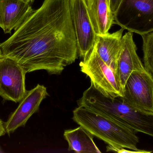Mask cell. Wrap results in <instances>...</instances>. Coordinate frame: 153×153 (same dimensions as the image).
Here are the masks:
<instances>
[{
  "label": "cell",
  "instance_id": "6da1fadb",
  "mask_svg": "<svg viewBox=\"0 0 153 153\" xmlns=\"http://www.w3.org/2000/svg\"><path fill=\"white\" fill-rule=\"evenodd\" d=\"M0 48L27 73H62L78 56L70 0H45Z\"/></svg>",
  "mask_w": 153,
  "mask_h": 153
},
{
  "label": "cell",
  "instance_id": "7a4b0ae2",
  "mask_svg": "<svg viewBox=\"0 0 153 153\" xmlns=\"http://www.w3.org/2000/svg\"><path fill=\"white\" fill-rule=\"evenodd\" d=\"M73 119L94 137L115 147L150 153L137 147L139 138L136 132L121 122L82 106L73 111Z\"/></svg>",
  "mask_w": 153,
  "mask_h": 153
},
{
  "label": "cell",
  "instance_id": "3957f363",
  "mask_svg": "<svg viewBox=\"0 0 153 153\" xmlns=\"http://www.w3.org/2000/svg\"><path fill=\"white\" fill-rule=\"evenodd\" d=\"M89 108L121 122L136 133L153 137V115L145 114L128 104L123 97H107L99 91L90 98Z\"/></svg>",
  "mask_w": 153,
  "mask_h": 153
},
{
  "label": "cell",
  "instance_id": "277c9868",
  "mask_svg": "<svg viewBox=\"0 0 153 153\" xmlns=\"http://www.w3.org/2000/svg\"><path fill=\"white\" fill-rule=\"evenodd\" d=\"M115 24L142 35L153 31V0H122L114 14Z\"/></svg>",
  "mask_w": 153,
  "mask_h": 153
},
{
  "label": "cell",
  "instance_id": "5b68a950",
  "mask_svg": "<svg viewBox=\"0 0 153 153\" xmlns=\"http://www.w3.org/2000/svg\"><path fill=\"white\" fill-rule=\"evenodd\" d=\"M81 71L91 80V83L102 94L109 97L124 96V90L117 72L107 64L93 47L79 64Z\"/></svg>",
  "mask_w": 153,
  "mask_h": 153
},
{
  "label": "cell",
  "instance_id": "8992f818",
  "mask_svg": "<svg viewBox=\"0 0 153 153\" xmlns=\"http://www.w3.org/2000/svg\"><path fill=\"white\" fill-rule=\"evenodd\" d=\"M123 99L137 110L153 115V77L146 68L133 72L127 80Z\"/></svg>",
  "mask_w": 153,
  "mask_h": 153
},
{
  "label": "cell",
  "instance_id": "52a82bcc",
  "mask_svg": "<svg viewBox=\"0 0 153 153\" xmlns=\"http://www.w3.org/2000/svg\"><path fill=\"white\" fill-rule=\"evenodd\" d=\"M70 5L78 56L82 60L93 48L96 34L88 13L86 0H70Z\"/></svg>",
  "mask_w": 153,
  "mask_h": 153
},
{
  "label": "cell",
  "instance_id": "ba28073f",
  "mask_svg": "<svg viewBox=\"0 0 153 153\" xmlns=\"http://www.w3.org/2000/svg\"><path fill=\"white\" fill-rule=\"evenodd\" d=\"M26 74L15 60L2 55L0 57V96L5 100L20 102L27 93Z\"/></svg>",
  "mask_w": 153,
  "mask_h": 153
},
{
  "label": "cell",
  "instance_id": "9c48e42d",
  "mask_svg": "<svg viewBox=\"0 0 153 153\" xmlns=\"http://www.w3.org/2000/svg\"><path fill=\"white\" fill-rule=\"evenodd\" d=\"M48 95L47 88L39 84L27 91L17 108L4 123L6 133L10 134L19 128L25 126L30 118L38 110L42 101Z\"/></svg>",
  "mask_w": 153,
  "mask_h": 153
},
{
  "label": "cell",
  "instance_id": "30bf717a",
  "mask_svg": "<svg viewBox=\"0 0 153 153\" xmlns=\"http://www.w3.org/2000/svg\"><path fill=\"white\" fill-rule=\"evenodd\" d=\"M137 51L133 33L126 32L122 37L117 70V75L123 90L127 80L133 72L146 69Z\"/></svg>",
  "mask_w": 153,
  "mask_h": 153
},
{
  "label": "cell",
  "instance_id": "8fae6325",
  "mask_svg": "<svg viewBox=\"0 0 153 153\" xmlns=\"http://www.w3.org/2000/svg\"><path fill=\"white\" fill-rule=\"evenodd\" d=\"M26 0H0V27L5 34L16 30L34 12Z\"/></svg>",
  "mask_w": 153,
  "mask_h": 153
},
{
  "label": "cell",
  "instance_id": "7c38bea8",
  "mask_svg": "<svg viewBox=\"0 0 153 153\" xmlns=\"http://www.w3.org/2000/svg\"><path fill=\"white\" fill-rule=\"evenodd\" d=\"M124 30L121 28L112 33L96 35L93 47L100 57L116 72Z\"/></svg>",
  "mask_w": 153,
  "mask_h": 153
},
{
  "label": "cell",
  "instance_id": "4fadbf2b",
  "mask_svg": "<svg viewBox=\"0 0 153 153\" xmlns=\"http://www.w3.org/2000/svg\"><path fill=\"white\" fill-rule=\"evenodd\" d=\"M90 19L96 35L108 33L115 24L110 0H86Z\"/></svg>",
  "mask_w": 153,
  "mask_h": 153
},
{
  "label": "cell",
  "instance_id": "5bb4252c",
  "mask_svg": "<svg viewBox=\"0 0 153 153\" xmlns=\"http://www.w3.org/2000/svg\"><path fill=\"white\" fill-rule=\"evenodd\" d=\"M64 137L68 143L69 151L78 153H101L94 141V136L81 126L65 130Z\"/></svg>",
  "mask_w": 153,
  "mask_h": 153
},
{
  "label": "cell",
  "instance_id": "9a60e30c",
  "mask_svg": "<svg viewBox=\"0 0 153 153\" xmlns=\"http://www.w3.org/2000/svg\"><path fill=\"white\" fill-rule=\"evenodd\" d=\"M145 67L153 74V31L142 35Z\"/></svg>",
  "mask_w": 153,
  "mask_h": 153
},
{
  "label": "cell",
  "instance_id": "2e32d148",
  "mask_svg": "<svg viewBox=\"0 0 153 153\" xmlns=\"http://www.w3.org/2000/svg\"><path fill=\"white\" fill-rule=\"evenodd\" d=\"M107 152H115L119 153H143L141 152L126 149L122 147H115L108 145L107 146Z\"/></svg>",
  "mask_w": 153,
  "mask_h": 153
},
{
  "label": "cell",
  "instance_id": "e0dca14e",
  "mask_svg": "<svg viewBox=\"0 0 153 153\" xmlns=\"http://www.w3.org/2000/svg\"><path fill=\"white\" fill-rule=\"evenodd\" d=\"M122 0H110L111 8L113 14L115 13L117 10Z\"/></svg>",
  "mask_w": 153,
  "mask_h": 153
},
{
  "label": "cell",
  "instance_id": "ac0fdd59",
  "mask_svg": "<svg viewBox=\"0 0 153 153\" xmlns=\"http://www.w3.org/2000/svg\"><path fill=\"white\" fill-rule=\"evenodd\" d=\"M5 133H6V132H5V129H4V123L0 119V137L4 135ZM1 152H2V151L1 150V148H0V153Z\"/></svg>",
  "mask_w": 153,
  "mask_h": 153
},
{
  "label": "cell",
  "instance_id": "d6986e66",
  "mask_svg": "<svg viewBox=\"0 0 153 153\" xmlns=\"http://www.w3.org/2000/svg\"><path fill=\"white\" fill-rule=\"evenodd\" d=\"M26 1H29L31 3L35 1V0H26Z\"/></svg>",
  "mask_w": 153,
  "mask_h": 153
},
{
  "label": "cell",
  "instance_id": "ffe728a7",
  "mask_svg": "<svg viewBox=\"0 0 153 153\" xmlns=\"http://www.w3.org/2000/svg\"><path fill=\"white\" fill-rule=\"evenodd\" d=\"M2 56L1 50V48H0V57Z\"/></svg>",
  "mask_w": 153,
  "mask_h": 153
}]
</instances>
